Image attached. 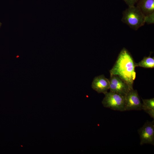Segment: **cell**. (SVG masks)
<instances>
[{
  "label": "cell",
  "mask_w": 154,
  "mask_h": 154,
  "mask_svg": "<svg viewBox=\"0 0 154 154\" xmlns=\"http://www.w3.org/2000/svg\"><path fill=\"white\" fill-rule=\"evenodd\" d=\"M136 63L130 53L123 48L119 53L114 65L110 70V76H118L127 84L131 89H132L136 77Z\"/></svg>",
  "instance_id": "obj_1"
},
{
  "label": "cell",
  "mask_w": 154,
  "mask_h": 154,
  "mask_svg": "<svg viewBox=\"0 0 154 154\" xmlns=\"http://www.w3.org/2000/svg\"><path fill=\"white\" fill-rule=\"evenodd\" d=\"M122 14L121 21L134 30H138L145 23V16L137 6H128Z\"/></svg>",
  "instance_id": "obj_2"
},
{
  "label": "cell",
  "mask_w": 154,
  "mask_h": 154,
  "mask_svg": "<svg viewBox=\"0 0 154 154\" xmlns=\"http://www.w3.org/2000/svg\"><path fill=\"white\" fill-rule=\"evenodd\" d=\"M104 94L102 101L104 107L115 111H125V96L110 91Z\"/></svg>",
  "instance_id": "obj_3"
},
{
  "label": "cell",
  "mask_w": 154,
  "mask_h": 154,
  "mask_svg": "<svg viewBox=\"0 0 154 154\" xmlns=\"http://www.w3.org/2000/svg\"><path fill=\"white\" fill-rule=\"evenodd\" d=\"M140 139V144L154 145V121H147L143 126L138 130Z\"/></svg>",
  "instance_id": "obj_4"
},
{
  "label": "cell",
  "mask_w": 154,
  "mask_h": 154,
  "mask_svg": "<svg viewBox=\"0 0 154 154\" xmlns=\"http://www.w3.org/2000/svg\"><path fill=\"white\" fill-rule=\"evenodd\" d=\"M142 106L137 90L131 89L125 96V111L141 110Z\"/></svg>",
  "instance_id": "obj_5"
},
{
  "label": "cell",
  "mask_w": 154,
  "mask_h": 154,
  "mask_svg": "<svg viewBox=\"0 0 154 154\" xmlns=\"http://www.w3.org/2000/svg\"><path fill=\"white\" fill-rule=\"evenodd\" d=\"M110 91L125 96L131 89L127 84L117 75L110 76Z\"/></svg>",
  "instance_id": "obj_6"
},
{
  "label": "cell",
  "mask_w": 154,
  "mask_h": 154,
  "mask_svg": "<svg viewBox=\"0 0 154 154\" xmlns=\"http://www.w3.org/2000/svg\"><path fill=\"white\" fill-rule=\"evenodd\" d=\"M92 88L98 93L104 94L108 92L110 88V82L104 74L95 77L92 82Z\"/></svg>",
  "instance_id": "obj_7"
},
{
  "label": "cell",
  "mask_w": 154,
  "mask_h": 154,
  "mask_svg": "<svg viewBox=\"0 0 154 154\" xmlns=\"http://www.w3.org/2000/svg\"><path fill=\"white\" fill-rule=\"evenodd\" d=\"M137 6L145 16L154 13V0H139Z\"/></svg>",
  "instance_id": "obj_8"
},
{
  "label": "cell",
  "mask_w": 154,
  "mask_h": 154,
  "mask_svg": "<svg viewBox=\"0 0 154 154\" xmlns=\"http://www.w3.org/2000/svg\"><path fill=\"white\" fill-rule=\"evenodd\" d=\"M136 67H141L145 68H154V58L150 56H145L138 63H136Z\"/></svg>",
  "instance_id": "obj_9"
},
{
  "label": "cell",
  "mask_w": 154,
  "mask_h": 154,
  "mask_svg": "<svg viewBox=\"0 0 154 154\" xmlns=\"http://www.w3.org/2000/svg\"><path fill=\"white\" fill-rule=\"evenodd\" d=\"M142 109L145 111L149 110L154 109V98L142 99Z\"/></svg>",
  "instance_id": "obj_10"
},
{
  "label": "cell",
  "mask_w": 154,
  "mask_h": 154,
  "mask_svg": "<svg viewBox=\"0 0 154 154\" xmlns=\"http://www.w3.org/2000/svg\"><path fill=\"white\" fill-rule=\"evenodd\" d=\"M154 16V13H153L148 16H145V23H147L148 24L153 23Z\"/></svg>",
  "instance_id": "obj_11"
},
{
  "label": "cell",
  "mask_w": 154,
  "mask_h": 154,
  "mask_svg": "<svg viewBox=\"0 0 154 154\" xmlns=\"http://www.w3.org/2000/svg\"><path fill=\"white\" fill-rule=\"evenodd\" d=\"M128 6H134L139 0H123Z\"/></svg>",
  "instance_id": "obj_12"
},
{
  "label": "cell",
  "mask_w": 154,
  "mask_h": 154,
  "mask_svg": "<svg viewBox=\"0 0 154 154\" xmlns=\"http://www.w3.org/2000/svg\"><path fill=\"white\" fill-rule=\"evenodd\" d=\"M145 112L148 114L150 116L154 119V109L149 110H146Z\"/></svg>",
  "instance_id": "obj_13"
}]
</instances>
